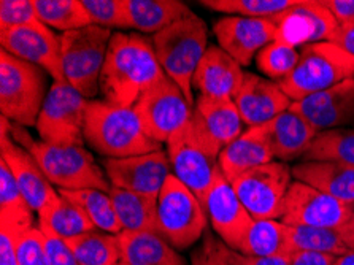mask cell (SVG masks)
<instances>
[{"label":"cell","mask_w":354,"mask_h":265,"mask_svg":"<svg viewBox=\"0 0 354 265\" xmlns=\"http://www.w3.org/2000/svg\"><path fill=\"white\" fill-rule=\"evenodd\" d=\"M164 77L151 40L137 32H115L100 77L105 102L133 107Z\"/></svg>","instance_id":"1"},{"label":"cell","mask_w":354,"mask_h":265,"mask_svg":"<svg viewBox=\"0 0 354 265\" xmlns=\"http://www.w3.org/2000/svg\"><path fill=\"white\" fill-rule=\"evenodd\" d=\"M2 126L7 127L10 137L16 143L34 156L53 186L64 191L100 189L104 192H110L113 188L106 173L100 169L94 156L84 146L50 145L41 140L37 142L24 126L12 122L5 116H2Z\"/></svg>","instance_id":"2"},{"label":"cell","mask_w":354,"mask_h":265,"mask_svg":"<svg viewBox=\"0 0 354 265\" xmlns=\"http://www.w3.org/2000/svg\"><path fill=\"white\" fill-rule=\"evenodd\" d=\"M84 142L105 159L142 156L162 149L145 132L133 107H118L105 100H89Z\"/></svg>","instance_id":"3"},{"label":"cell","mask_w":354,"mask_h":265,"mask_svg":"<svg viewBox=\"0 0 354 265\" xmlns=\"http://www.w3.org/2000/svg\"><path fill=\"white\" fill-rule=\"evenodd\" d=\"M151 42L164 73L180 86L192 107V80L208 50L205 23L196 13H191L153 35Z\"/></svg>","instance_id":"4"},{"label":"cell","mask_w":354,"mask_h":265,"mask_svg":"<svg viewBox=\"0 0 354 265\" xmlns=\"http://www.w3.org/2000/svg\"><path fill=\"white\" fill-rule=\"evenodd\" d=\"M348 78H354V56L334 43L323 42L304 46L296 68L278 83L289 99L297 102Z\"/></svg>","instance_id":"5"},{"label":"cell","mask_w":354,"mask_h":265,"mask_svg":"<svg viewBox=\"0 0 354 265\" xmlns=\"http://www.w3.org/2000/svg\"><path fill=\"white\" fill-rule=\"evenodd\" d=\"M46 72L0 51V111L19 126H37L48 95Z\"/></svg>","instance_id":"6"},{"label":"cell","mask_w":354,"mask_h":265,"mask_svg":"<svg viewBox=\"0 0 354 265\" xmlns=\"http://www.w3.org/2000/svg\"><path fill=\"white\" fill-rule=\"evenodd\" d=\"M113 30L99 26L61 34L62 68L66 81L88 100L100 93V77Z\"/></svg>","instance_id":"7"},{"label":"cell","mask_w":354,"mask_h":265,"mask_svg":"<svg viewBox=\"0 0 354 265\" xmlns=\"http://www.w3.org/2000/svg\"><path fill=\"white\" fill-rule=\"evenodd\" d=\"M219 153L221 149L198 131L192 120L167 142L171 172L201 202L221 172L218 165Z\"/></svg>","instance_id":"8"},{"label":"cell","mask_w":354,"mask_h":265,"mask_svg":"<svg viewBox=\"0 0 354 265\" xmlns=\"http://www.w3.org/2000/svg\"><path fill=\"white\" fill-rule=\"evenodd\" d=\"M205 208L174 173L158 197V232L176 251L187 250L207 232Z\"/></svg>","instance_id":"9"},{"label":"cell","mask_w":354,"mask_h":265,"mask_svg":"<svg viewBox=\"0 0 354 265\" xmlns=\"http://www.w3.org/2000/svg\"><path fill=\"white\" fill-rule=\"evenodd\" d=\"M89 100L67 81H55L48 89L37 120L41 142L61 146H83Z\"/></svg>","instance_id":"10"},{"label":"cell","mask_w":354,"mask_h":265,"mask_svg":"<svg viewBox=\"0 0 354 265\" xmlns=\"http://www.w3.org/2000/svg\"><path fill=\"white\" fill-rule=\"evenodd\" d=\"M292 181V169L284 162L272 161L235 178L232 188L251 218L280 221Z\"/></svg>","instance_id":"11"},{"label":"cell","mask_w":354,"mask_h":265,"mask_svg":"<svg viewBox=\"0 0 354 265\" xmlns=\"http://www.w3.org/2000/svg\"><path fill=\"white\" fill-rule=\"evenodd\" d=\"M133 108L145 132L160 145L167 143L171 135L189 122L194 113L183 91L167 75L149 88Z\"/></svg>","instance_id":"12"},{"label":"cell","mask_w":354,"mask_h":265,"mask_svg":"<svg viewBox=\"0 0 354 265\" xmlns=\"http://www.w3.org/2000/svg\"><path fill=\"white\" fill-rule=\"evenodd\" d=\"M353 210L354 205L294 180L286 194L280 221L286 226L342 229L351 218Z\"/></svg>","instance_id":"13"},{"label":"cell","mask_w":354,"mask_h":265,"mask_svg":"<svg viewBox=\"0 0 354 265\" xmlns=\"http://www.w3.org/2000/svg\"><path fill=\"white\" fill-rule=\"evenodd\" d=\"M0 46L21 61L40 67L55 81H66L62 68L61 35L41 21L0 30Z\"/></svg>","instance_id":"14"},{"label":"cell","mask_w":354,"mask_h":265,"mask_svg":"<svg viewBox=\"0 0 354 265\" xmlns=\"http://www.w3.org/2000/svg\"><path fill=\"white\" fill-rule=\"evenodd\" d=\"M104 170L111 186L142 196L158 199L171 175L169 154L159 149L154 153L121 159H104Z\"/></svg>","instance_id":"15"},{"label":"cell","mask_w":354,"mask_h":265,"mask_svg":"<svg viewBox=\"0 0 354 265\" xmlns=\"http://www.w3.org/2000/svg\"><path fill=\"white\" fill-rule=\"evenodd\" d=\"M202 205L205 208L208 223L212 224L219 240L230 250L239 251L254 219L240 202L232 183L226 180L221 172L214 178L212 188L202 200Z\"/></svg>","instance_id":"16"},{"label":"cell","mask_w":354,"mask_h":265,"mask_svg":"<svg viewBox=\"0 0 354 265\" xmlns=\"http://www.w3.org/2000/svg\"><path fill=\"white\" fill-rule=\"evenodd\" d=\"M275 24V40L294 48L329 42L339 27L323 0H297Z\"/></svg>","instance_id":"17"},{"label":"cell","mask_w":354,"mask_h":265,"mask_svg":"<svg viewBox=\"0 0 354 265\" xmlns=\"http://www.w3.org/2000/svg\"><path fill=\"white\" fill-rule=\"evenodd\" d=\"M219 48L232 56L241 67H248L262 48L277 39V24L269 19L224 16L213 26Z\"/></svg>","instance_id":"18"},{"label":"cell","mask_w":354,"mask_h":265,"mask_svg":"<svg viewBox=\"0 0 354 265\" xmlns=\"http://www.w3.org/2000/svg\"><path fill=\"white\" fill-rule=\"evenodd\" d=\"M0 161H3L12 172L32 212L39 214L59 197V192L55 191L34 156L5 131L0 132Z\"/></svg>","instance_id":"19"},{"label":"cell","mask_w":354,"mask_h":265,"mask_svg":"<svg viewBox=\"0 0 354 265\" xmlns=\"http://www.w3.org/2000/svg\"><path fill=\"white\" fill-rule=\"evenodd\" d=\"M291 110L307 120L318 132L354 124V78H348L323 93L292 102Z\"/></svg>","instance_id":"20"},{"label":"cell","mask_w":354,"mask_h":265,"mask_svg":"<svg viewBox=\"0 0 354 265\" xmlns=\"http://www.w3.org/2000/svg\"><path fill=\"white\" fill-rule=\"evenodd\" d=\"M234 102L248 127L264 126L292 105V100L284 94L278 81L251 72H245V80Z\"/></svg>","instance_id":"21"},{"label":"cell","mask_w":354,"mask_h":265,"mask_svg":"<svg viewBox=\"0 0 354 265\" xmlns=\"http://www.w3.org/2000/svg\"><path fill=\"white\" fill-rule=\"evenodd\" d=\"M245 72L232 56L221 50L219 45L208 46L205 56L196 70L192 88L201 95L214 99H234L237 95Z\"/></svg>","instance_id":"22"},{"label":"cell","mask_w":354,"mask_h":265,"mask_svg":"<svg viewBox=\"0 0 354 265\" xmlns=\"http://www.w3.org/2000/svg\"><path fill=\"white\" fill-rule=\"evenodd\" d=\"M192 122L221 151L245 132V122L234 99L198 95L192 113Z\"/></svg>","instance_id":"23"},{"label":"cell","mask_w":354,"mask_h":265,"mask_svg":"<svg viewBox=\"0 0 354 265\" xmlns=\"http://www.w3.org/2000/svg\"><path fill=\"white\" fill-rule=\"evenodd\" d=\"M269 140L273 159L280 162L304 158L319 132L291 108L261 126Z\"/></svg>","instance_id":"24"},{"label":"cell","mask_w":354,"mask_h":265,"mask_svg":"<svg viewBox=\"0 0 354 265\" xmlns=\"http://www.w3.org/2000/svg\"><path fill=\"white\" fill-rule=\"evenodd\" d=\"M273 161V154L262 127H248L237 140L223 148L218 158L219 170L226 180L232 183L235 178L256 167Z\"/></svg>","instance_id":"25"},{"label":"cell","mask_w":354,"mask_h":265,"mask_svg":"<svg viewBox=\"0 0 354 265\" xmlns=\"http://www.w3.org/2000/svg\"><path fill=\"white\" fill-rule=\"evenodd\" d=\"M296 181L354 205V165L330 161H302L292 167Z\"/></svg>","instance_id":"26"},{"label":"cell","mask_w":354,"mask_h":265,"mask_svg":"<svg viewBox=\"0 0 354 265\" xmlns=\"http://www.w3.org/2000/svg\"><path fill=\"white\" fill-rule=\"evenodd\" d=\"M118 241L121 261L129 265H185L183 257L159 232L122 230Z\"/></svg>","instance_id":"27"},{"label":"cell","mask_w":354,"mask_h":265,"mask_svg":"<svg viewBox=\"0 0 354 265\" xmlns=\"http://www.w3.org/2000/svg\"><path fill=\"white\" fill-rule=\"evenodd\" d=\"M129 30L153 34L194 13L181 0H124Z\"/></svg>","instance_id":"28"},{"label":"cell","mask_w":354,"mask_h":265,"mask_svg":"<svg viewBox=\"0 0 354 265\" xmlns=\"http://www.w3.org/2000/svg\"><path fill=\"white\" fill-rule=\"evenodd\" d=\"M39 227L66 241L97 230L83 210L61 194L55 202L39 213Z\"/></svg>","instance_id":"29"},{"label":"cell","mask_w":354,"mask_h":265,"mask_svg":"<svg viewBox=\"0 0 354 265\" xmlns=\"http://www.w3.org/2000/svg\"><path fill=\"white\" fill-rule=\"evenodd\" d=\"M110 197L122 230L158 232V199L118 188H111Z\"/></svg>","instance_id":"30"},{"label":"cell","mask_w":354,"mask_h":265,"mask_svg":"<svg viewBox=\"0 0 354 265\" xmlns=\"http://www.w3.org/2000/svg\"><path fill=\"white\" fill-rule=\"evenodd\" d=\"M286 239L289 256L297 251H312L340 257L353 251L342 229L286 226Z\"/></svg>","instance_id":"31"},{"label":"cell","mask_w":354,"mask_h":265,"mask_svg":"<svg viewBox=\"0 0 354 265\" xmlns=\"http://www.w3.org/2000/svg\"><path fill=\"white\" fill-rule=\"evenodd\" d=\"M239 253L253 257L289 256L286 224L277 219H254Z\"/></svg>","instance_id":"32"},{"label":"cell","mask_w":354,"mask_h":265,"mask_svg":"<svg viewBox=\"0 0 354 265\" xmlns=\"http://www.w3.org/2000/svg\"><path fill=\"white\" fill-rule=\"evenodd\" d=\"M57 192L62 197L77 203L97 230L113 235H118L122 232L110 192H104L100 189H78V191H64V189H59Z\"/></svg>","instance_id":"33"},{"label":"cell","mask_w":354,"mask_h":265,"mask_svg":"<svg viewBox=\"0 0 354 265\" xmlns=\"http://www.w3.org/2000/svg\"><path fill=\"white\" fill-rule=\"evenodd\" d=\"M0 224L23 230L34 227V212L3 161H0Z\"/></svg>","instance_id":"34"},{"label":"cell","mask_w":354,"mask_h":265,"mask_svg":"<svg viewBox=\"0 0 354 265\" xmlns=\"http://www.w3.org/2000/svg\"><path fill=\"white\" fill-rule=\"evenodd\" d=\"M75 257L82 265H116L121 262V251L118 235L93 230L67 240Z\"/></svg>","instance_id":"35"},{"label":"cell","mask_w":354,"mask_h":265,"mask_svg":"<svg viewBox=\"0 0 354 265\" xmlns=\"http://www.w3.org/2000/svg\"><path fill=\"white\" fill-rule=\"evenodd\" d=\"M34 7L43 24L62 34L93 26L82 0H34Z\"/></svg>","instance_id":"36"},{"label":"cell","mask_w":354,"mask_h":265,"mask_svg":"<svg viewBox=\"0 0 354 265\" xmlns=\"http://www.w3.org/2000/svg\"><path fill=\"white\" fill-rule=\"evenodd\" d=\"M304 161H330L354 165V129H330L316 135Z\"/></svg>","instance_id":"37"},{"label":"cell","mask_w":354,"mask_h":265,"mask_svg":"<svg viewBox=\"0 0 354 265\" xmlns=\"http://www.w3.org/2000/svg\"><path fill=\"white\" fill-rule=\"evenodd\" d=\"M296 2L297 0H202L201 5L230 16L269 19L277 23L278 18H281Z\"/></svg>","instance_id":"38"},{"label":"cell","mask_w":354,"mask_h":265,"mask_svg":"<svg viewBox=\"0 0 354 265\" xmlns=\"http://www.w3.org/2000/svg\"><path fill=\"white\" fill-rule=\"evenodd\" d=\"M299 59L300 51H297V48L275 40L257 53L256 64L269 80L281 81L296 68Z\"/></svg>","instance_id":"39"},{"label":"cell","mask_w":354,"mask_h":265,"mask_svg":"<svg viewBox=\"0 0 354 265\" xmlns=\"http://www.w3.org/2000/svg\"><path fill=\"white\" fill-rule=\"evenodd\" d=\"M91 24L116 32L129 30L124 0H82Z\"/></svg>","instance_id":"40"},{"label":"cell","mask_w":354,"mask_h":265,"mask_svg":"<svg viewBox=\"0 0 354 265\" xmlns=\"http://www.w3.org/2000/svg\"><path fill=\"white\" fill-rule=\"evenodd\" d=\"M19 265H51L45 248V235L39 226H34L21 235L18 241Z\"/></svg>","instance_id":"41"},{"label":"cell","mask_w":354,"mask_h":265,"mask_svg":"<svg viewBox=\"0 0 354 265\" xmlns=\"http://www.w3.org/2000/svg\"><path fill=\"white\" fill-rule=\"evenodd\" d=\"M34 0H2L0 2V30L37 23Z\"/></svg>","instance_id":"42"},{"label":"cell","mask_w":354,"mask_h":265,"mask_svg":"<svg viewBox=\"0 0 354 265\" xmlns=\"http://www.w3.org/2000/svg\"><path fill=\"white\" fill-rule=\"evenodd\" d=\"M191 265H230L227 246L212 232H205L201 246L191 254Z\"/></svg>","instance_id":"43"},{"label":"cell","mask_w":354,"mask_h":265,"mask_svg":"<svg viewBox=\"0 0 354 265\" xmlns=\"http://www.w3.org/2000/svg\"><path fill=\"white\" fill-rule=\"evenodd\" d=\"M24 232L28 230L0 224V265H19L18 241Z\"/></svg>","instance_id":"44"},{"label":"cell","mask_w":354,"mask_h":265,"mask_svg":"<svg viewBox=\"0 0 354 265\" xmlns=\"http://www.w3.org/2000/svg\"><path fill=\"white\" fill-rule=\"evenodd\" d=\"M41 232L45 235V248L51 265H82L78 262V259L75 257V254L72 253L66 240L59 239V237L48 230Z\"/></svg>","instance_id":"45"},{"label":"cell","mask_w":354,"mask_h":265,"mask_svg":"<svg viewBox=\"0 0 354 265\" xmlns=\"http://www.w3.org/2000/svg\"><path fill=\"white\" fill-rule=\"evenodd\" d=\"M227 261L230 265H289V256L253 257L227 248Z\"/></svg>","instance_id":"46"},{"label":"cell","mask_w":354,"mask_h":265,"mask_svg":"<svg viewBox=\"0 0 354 265\" xmlns=\"http://www.w3.org/2000/svg\"><path fill=\"white\" fill-rule=\"evenodd\" d=\"M339 26L354 24V0H323Z\"/></svg>","instance_id":"47"},{"label":"cell","mask_w":354,"mask_h":265,"mask_svg":"<svg viewBox=\"0 0 354 265\" xmlns=\"http://www.w3.org/2000/svg\"><path fill=\"white\" fill-rule=\"evenodd\" d=\"M337 256L312 251H297L289 256V265H335Z\"/></svg>","instance_id":"48"},{"label":"cell","mask_w":354,"mask_h":265,"mask_svg":"<svg viewBox=\"0 0 354 265\" xmlns=\"http://www.w3.org/2000/svg\"><path fill=\"white\" fill-rule=\"evenodd\" d=\"M329 42L354 56V24L337 27V30L330 37Z\"/></svg>","instance_id":"49"},{"label":"cell","mask_w":354,"mask_h":265,"mask_svg":"<svg viewBox=\"0 0 354 265\" xmlns=\"http://www.w3.org/2000/svg\"><path fill=\"white\" fill-rule=\"evenodd\" d=\"M342 232H343V235H345L346 241L350 243L351 250H354V210H353L351 218L348 219V223L342 227Z\"/></svg>","instance_id":"50"},{"label":"cell","mask_w":354,"mask_h":265,"mask_svg":"<svg viewBox=\"0 0 354 265\" xmlns=\"http://www.w3.org/2000/svg\"><path fill=\"white\" fill-rule=\"evenodd\" d=\"M335 265H354V250L337 259Z\"/></svg>","instance_id":"51"},{"label":"cell","mask_w":354,"mask_h":265,"mask_svg":"<svg viewBox=\"0 0 354 265\" xmlns=\"http://www.w3.org/2000/svg\"><path fill=\"white\" fill-rule=\"evenodd\" d=\"M116 265H129V264H126V262H122V261H121V262H118Z\"/></svg>","instance_id":"52"}]
</instances>
